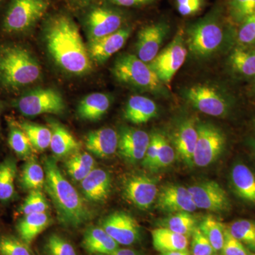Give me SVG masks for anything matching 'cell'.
Here are the masks:
<instances>
[{"label":"cell","instance_id":"38","mask_svg":"<svg viewBox=\"0 0 255 255\" xmlns=\"http://www.w3.org/2000/svg\"><path fill=\"white\" fill-rule=\"evenodd\" d=\"M48 209L49 205L46 196L41 189H36L30 191L20 208V211L23 215H28L47 212Z\"/></svg>","mask_w":255,"mask_h":255},{"label":"cell","instance_id":"47","mask_svg":"<svg viewBox=\"0 0 255 255\" xmlns=\"http://www.w3.org/2000/svg\"><path fill=\"white\" fill-rule=\"evenodd\" d=\"M178 11L182 16H191L200 11L204 0H176Z\"/></svg>","mask_w":255,"mask_h":255},{"label":"cell","instance_id":"30","mask_svg":"<svg viewBox=\"0 0 255 255\" xmlns=\"http://www.w3.org/2000/svg\"><path fill=\"white\" fill-rule=\"evenodd\" d=\"M45 171L35 157H29L23 164L20 183L25 190L42 189L44 187Z\"/></svg>","mask_w":255,"mask_h":255},{"label":"cell","instance_id":"10","mask_svg":"<svg viewBox=\"0 0 255 255\" xmlns=\"http://www.w3.org/2000/svg\"><path fill=\"white\" fill-rule=\"evenodd\" d=\"M124 16L119 10L100 5L90 9L85 18V24L90 41L99 39L122 28Z\"/></svg>","mask_w":255,"mask_h":255},{"label":"cell","instance_id":"40","mask_svg":"<svg viewBox=\"0 0 255 255\" xmlns=\"http://www.w3.org/2000/svg\"><path fill=\"white\" fill-rule=\"evenodd\" d=\"M0 255H31L29 246L13 236L0 237Z\"/></svg>","mask_w":255,"mask_h":255},{"label":"cell","instance_id":"20","mask_svg":"<svg viewBox=\"0 0 255 255\" xmlns=\"http://www.w3.org/2000/svg\"><path fill=\"white\" fill-rule=\"evenodd\" d=\"M85 197L94 202H101L108 198L112 180L108 172L104 169L95 168L81 182Z\"/></svg>","mask_w":255,"mask_h":255},{"label":"cell","instance_id":"31","mask_svg":"<svg viewBox=\"0 0 255 255\" xmlns=\"http://www.w3.org/2000/svg\"><path fill=\"white\" fill-rule=\"evenodd\" d=\"M17 172L16 162L9 157L0 163V201H9L15 194V179Z\"/></svg>","mask_w":255,"mask_h":255},{"label":"cell","instance_id":"39","mask_svg":"<svg viewBox=\"0 0 255 255\" xmlns=\"http://www.w3.org/2000/svg\"><path fill=\"white\" fill-rule=\"evenodd\" d=\"M46 255H77L73 245L57 234H52L47 238L44 245Z\"/></svg>","mask_w":255,"mask_h":255},{"label":"cell","instance_id":"50","mask_svg":"<svg viewBox=\"0 0 255 255\" xmlns=\"http://www.w3.org/2000/svg\"><path fill=\"white\" fill-rule=\"evenodd\" d=\"M160 255H190L187 251L169 252V253H161Z\"/></svg>","mask_w":255,"mask_h":255},{"label":"cell","instance_id":"37","mask_svg":"<svg viewBox=\"0 0 255 255\" xmlns=\"http://www.w3.org/2000/svg\"><path fill=\"white\" fill-rule=\"evenodd\" d=\"M165 228L189 238L192 236L193 232L197 226L196 220L191 213L179 212L176 213L166 221Z\"/></svg>","mask_w":255,"mask_h":255},{"label":"cell","instance_id":"25","mask_svg":"<svg viewBox=\"0 0 255 255\" xmlns=\"http://www.w3.org/2000/svg\"><path fill=\"white\" fill-rule=\"evenodd\" d=\"M52 132L50 149L57 157H65L80 150L81 144L68 129L57 122H50Z\"/></svg>","mask_w":255,"mask_h":255},{"label":"cell","instance_id":"21","mask_svg":"<svg viewBox=\"0 0 255 255\" xmlns=\"http://www.w3.org/2000/svg\"><path fill=\"white\" fill-rule=\"evenodd\" d=\"M82 246L92 255H110L119 249V245L102 227L92 226L84 233Z\"/></svg>","mask_w":255,"mask_h":255},{"label":"cell","instance_id":"6","mask_svg":"<svg viewBox=\"0 0 255 255\" xmlns=\"http://www.w3.org/2000/svg\"><path fill=\"white\" fill-rule=\"evenodd\" d=\"M223 40L224 32L215 15L201 18L188 28V48L199 58H205L216 53Z\"/></svg>","mask_w":255,"mask_h":255},{"label":"cell","instance_id":"8","mask_svg":"<svg viewBox=\"0 0 255 255\" xmlns=\"http://www.w3.org/2000/svg\"><path fill=\"white\" fill-rule=\"evenodd\" d=\"M187 55L184 37L178 33L149 64L164 85H169L182 66Z\"/></svg>","mask_w":255,"mask_h":255},{"label":"cell","instance_id":"49","mask_svg":"<svg viewBox=\"0 0 255 255\" xmlns=\"http://www.w3.org/2000/svg\"><path fill=\"white\" fill-rule=\"evenodd\" d=\"M141 255L138 252L130 249H119L110 255Z\"/></svg>","mask_w":255,"mask_h":255},{"label":"cell","instance_id":"11","mask_svg":"<svg viewBox=\"0 0 255 255\" xmlns=\"http://www.w3.org/2000/svg\"><path fill=\"white\" fill-rule=\"evenodd\" d=\"M185 97L194 108L211 117H223L229 110L225 96L210 85H198L189 87L185 92Z\"/></svg>","mask_w":255,"mask_h":255},{"label":"cell","instance_id":"43","mask_svg":"<svg viewBox=\"0 0 255 255\" xmlns=\"http://www.w3.org/2000/svg\"><path fill=\"white\" fill-rule=\"evenodd\" d=\"M221 253L223 255H255L248 250L243 243L233 237L228 231L227 228L225 229V241Z\"/></svg>","mask_w":255,"mask_h":255},{"label":"cell","instance_id":"36","mask_svg":"<svg viewBox=\"0 0 255 255\" xmlns=\"http://www.w3.org/2000/svg\"><path fill=\"white\" fill-rule=\"evenodd\" d=\"M199 228L209 240L215 253L221 252L224 244L226 226L213 216H208L203 220Z\"/></svg>","mask_w":255,"mask_h":255},{"label":"cell","instance_id":"26","mask_svg":"<svg viewBox=\"0 0 255 255\" xmlns=\"http://www.w3.org/2000/svg\"><path fill=\"white\" fill-rule=\"evenodd\" d=\"M231 181L235 191L241 199L255 204V175L248 166L236 164L231 171Z\"/></svg>","mask_w":255,"mask_h":255},{"label":"cell","instance_id":"19","mask_svg":"<svg viewBox=\"0 0 255 255\" xmlns=\"http://www.w3.org/2000/svg\"><path fill=\"white\" fill-rule=\"evenodd\" d=\"M119 135L111 128H102L89 132L85 137L87 150L101 158L113 155L118 150Z\"/></svg>","mask_w":255,"mask_h":255},{"label":"cell","instance_id":"14","mask_svg":"<svg viewBox=\"0 0 255 255\" xmlns=\"http://www.w3.org/2000/svg\"><path fill=\"white\" fill-rule=\"evenodd\" d=\"M169 28V25L164 21L150 23L142 27L137 33V56L146 63L153 60L159 53Z\"/></svg>","mask_w":255,"mask_h":255},{"label":"cell","instance_id":"12","mask_svg":"<svg viewBox=\"0 0 255 255\" xmlns=\"http://www.w3.org/2000/svg\"><path fill=\"white\" fill-rule=\"evenodd\" d=\"M196 208L212 211L225 212L231 208L227 193L218 183L209 181L188 188Z\"/></svg>","mask_w":255,"mask_h":255},{"label":"cell","instance_id":"46","mask_svg":"<svg viewBox=\"0 0 255 255\" xmlns=\"http://www.w3.org/2000/svg\"><path fill=\"white\" fill-rule=\"evenodd\" d=\"M159 145V133L155 132L150 136V142L142 159V165L146 168L154 169Z\"/></svg>","mask_w":255,"mask_h":255},{"label":"cell","instance_id":"32","mask_svg":"<svg viewBox=\"0 0 255 255\" xmlns=\"http://www.w3.org/2000/svg\"><path fill=\"white\" fill-rule=\"evenodd\" d=\"M18 127L26 133L33 150L43 151L50 145L52 132L49 128L27 121L18 122Z\"/></svg>","mask_w":255,"mask_h":255},{"label":"cell","instance_id":"54","mask_svg":"<svg viewBox=\"0 0 255 255\" xmlns=\"http://www.w3.org/2000/svg\"></svg>","mask_w":255,"mask_h":255},{"label":"cell","instance_id":"4","mask_svg":"<svg viewBox=\"0 0 255 255\" xmlns=\"http://www.w3.org/2000/svg\"><path fill=\"white\" fill-rule=\"evenodd\" d=\"M113 75L121 83L142 91L159 92L164 85L148 63L128 53L121 55L116 60Z\"/></svg>","mask_w":255,"mask_h":255},{"label":"cell","instance_id":"17","mask_svg":"<svg viewBox=\"0 0 255 255\" xmlns=\"http://www.w3.org/2000/svg\"><path fill=\"white\" fill-rule=\"evenodd\" d=\"M130 33L131 28L122 27L108 36L90 41L87 48L92 61L99 64L105 63L123 48Z\"/></svg>","mask_w":255,"mask_h":255},{"label":"cell","instance_id":"42","mask_svg":"<svg viewBox=\"0 0 255 255\" xmlns=\"http://www.w3.org/2000/svg\"><path fill=\"white\" fill-rule=\"evenodd\" d=\"M175 152L164 135L159 133V145L154 169L164 168L173 163ZM153 169V170H154Z\"/></svg>","mask_w":255,"mask_h":255},{"label":"cell","instance_id":"52","mask_svg":"<svg viewBox=\"0 0 255 255\" xmlns=\"http://www.w3.org/2000/svg\"><path fill=\"white\" fill-rule=\"evenodd\" d=\"M1 105H0V114H1Z\"/></svg>","mask_w":255,"mask_h":255},{"label":"cell","instance_id":"41","mask_svg":"<svg viewBox=\"0 0 255 255\" xmlns=\"http://www.w3.org/2000/svg\"><path fill=\"white\" fill-rule=\"evenodd\" d=\"M229 13L235 22L241 23L255 13V0H231Z\"/></svg>","mask_w":255,"mask_h":255},{"label":"cell","instance_id":"48","mask_svg":"<svg viewBox=\"0 0 255 255\" xmlns=\"http://www.w3.org/2000/svg\"><path fill=\"white\" fill-rule=\"evenodd\" d=\"M110 4L123 7H137L152 4L157 0H107Z\"/></svg>","mask_w":255,"mask_h":255},{"label":"cell","instance_id":"15","mask_svg":"<svg viewBox=\"0 0 255 255\" xmlns=\"http://www.w3.org/2000/svg\"><path fill=\"white\" fill-rule=\"evenodd\" d=\"M126 198L138 209L147 210L153 204L157 194L155 181L145 175H132L124 182Z\"/></svg>","mask_w":255,"mask_h":255},{"label":"cell","instance_id":"53","mask_svg":"<svg viewBox=\"0 0 255 255\" xmlns=\"http://www.w3.org/2000/svg\"><path fill=\"white\" fill-rule=\"evenodd\" d=\"M1 1H2V0H0V4H1Z\"/></svg>","mask_w":255,"mask_h":255},{"label":"cell","instance_id":"33","mask_svg":"<svg viewBox=\"0 0 255 255\" xmlns=\"http://www.w3.org/2000/svg\"><path fill=\"white\" fill-rule=\"evenodd\" d=\"M9 126L8 143L11 150L21 158L28 159L32 157L33 148L26 133L16 122L9 121Z\"/></svg>","mask_w":255,"mask_h":255},{"label":"cell","instance_id":"45","mask_svg":"<svg viewBox=\"0 0 255 255\" xmlns=\"http://www.w3.org/2000/svg\"><path fill=\"white\" fill-rule=\"evenodd\" d=\"M238 40L243 46L252 44L255 42V13L247 17L241 23L238 31Z\"/></svg>","mask_w":255,"mask_h":255},{"label":"cell","instance_id":"51","mask_svg":"<svg viewBox=\"0 0 255 255\" xmlns=\"http://www.w3.org/2000/svg\"><path fill=\"white\" fill-rule=\"evenodd\" d=\"M71 1H75V2L77 3H87L88 1H90V0H71Z\"/></svg>","mask_w":255,"mask_h":255},{"label":"cell","instance_id":"24","mask_svg":"<svg viewBox=\"0 0 255 255\" xmlns=\"http://www.w3.org/2000/svg\"><path fill=\"white\" fill-rule=\"evenodd\" d=\"M111 99L107 94L96 92L84 97L78 107L80 119L90 122L100 120L110 110Z\"/></svg>","mask_w":255,"mask_h":255},{"label":"cell","instance_id":"13","mask_svg":"<svg viewBox=\"0 0 255 255\" xmlns=\"http://www.w3.org/2000/svg\"><path fill=\"white\" fill-rule=\"evenodd\" d=\"M119 245L129 246L140 238V226L130 214L113 213L103 220L101 226Z\"/></svg>","mask_w":255,"mask_h":255},{"label":"cell","instance_id":"1","mask_svg":"<svg viewBox=\"0 0 255 255\" xmlns=\"http://www.w3.org/2000/svg\"><path fill=\"white\" fill-rule=\"evenodd\" d=\"M45 43L52 59L60 69L84 75L92 69V60L77 23L70 15L58 13L47 20Z\"/></svg>","mask_w":255,"mask_h":255},{"label":"cell","instance_id":"35","mask_svg":"<svg viewBox=\"0 0 255 255\" xmlns=\"http://www.w3.org/2000/svg\"><path fill=\"white\" fill-rule=\"evenodd\" d=\"M230 63L237 73L245 76H255V50L236 48L230 56Z\"/></svg>","mask_w":255,"mask_h":255},{"label":"cell","instance_id":"22","mask_svg":"<svg viewBox=\"0 0 255 255\" xmlns=\"http://www.w3.org/2000/svg\"><path fill=\"white\" fill-rule=\"evenodd\" d=\"M157 114L155 102L147 97L134 95L127 101L124 110V118L134 124L147 123Z\"/></svg>","mask_w":255,"mask_h":255},{"label":"cell","instance_id":"9","mask_svg":"<svg viewBox=\"0 0 255 255\" xmlns=\"http://www.w3.org/2000/svg\"><path fill=\"white\" fill-rule=\"evenodd\" d=\"M197 130V141L193 161L197 167H207L215 162L223 152L226 137L220 129L211 124H199Z\"/></svg>","mask_w":255,"mask_h":255},{"label":"cell","instance_id":"18","mask_svg":"<svg viewBox=\"0 0 255 255\" xmlns=\"http://www.w3.org/2000/svg\"><path fill=\"white\" fill-rule=\"evenodd\" d=\"M157 206L168 213H193L197 209L187 188L170 184L161 189L157 196Z\"/></svg>","mask_w":255,"mask_h":255},{"label":"cell","instance_id":"44","mask_svg":"<svg viewBox=\"0 0 255 255\" xmlns=\"http://www.w3.org/2000/svg\"><path fill=\"white\" fill-rule=\"evenodd\" d=\"M191 252L193 255H214L215 251L209 240L197 227L192 233Z\"/></svg>","mask_w":255,"mask_h":255},{"label":"cell","instance_id":"5","mask_svg":"<svg viewBox=\"0 0 255 255\" xmlns=\"http://www.w3.org/2000/svg\"><path fill=\"white\" fill-rule=\"evenodd\" d=\"M48 0H10L2 20V29L10 35L31 30L46 15Z\"/></svg>","mask_w":255,"mask_h":255},{"label":"cell","instance_id":"16","mask_svg":"<svg viewBox=\"0 0 255 255\" xmlns=\"http://www.w3.org/2000/svg\"><path fill=\"white\" fill-rule=\"evenodd\" d=\"M150 136L144 130L126 127L119 135L118 150L130 162L142 160L150 142Z\"/></svg>","mask_w":255,"mask_h":255},{"label":"cell","instance_id":"34","mask_svg":"<svg viewBox=\"0 0 255 255\" xmlns=\"http://www.w3.org/2000/svg\"><path fill=\"white\" fill-rule=\"evenodd\" d=\"M226 228L233 237L255 253V221L240 219L231 223Z\"/></svg>","mask_w":255,"mask_h":255},{"label":"cell","instance_id":"7","mask_svg":"<svg viewBox=\"0 0 255 255\" xmlns=\"http://www.w3.org/2000/svg\"><path fill=\"white\" fill-rule=\"evenodd\" d=\"M14 107L26 117L46 114L60 115L66 109L63 97L51 88H37L25 92L14 101Z\"/></svg>","mask_w":255,"mask_h":255},{"label":"cell","instance_id":"29","mask_svg":"<svg viewBox=\"0 0 255 255\" xmlns=\"http://www.w3.org/2000/svg\"><path fill=\"white\" fill-rule=\"evenodd\" d=\"M95 164L91 155L80 150L69 155L65 162L69 175L77 182L83 180L95 169Z\"/></svg>","mask_w":255,"mask_h":255},{"label":"cell","instance_id":"3","mask_svg":"<svg viewBox=\"0 0 255 255\" xmlns=\"http://www.w3.org/2000/svg\"><path fill=\"white\" fill-rule=\"evenodd\" d=\"M41 75V66L27 48L16 43L0 46V87L17 91L36 82Z\"/></svg>","mask_w":255,"mask_h":255},{"label":"cell","instance_id":"27","mask_svg":"<svg viewBox=\"0 0 255 255\" xmlns=\"http://www.w3.org/2000/svg\"><path fill=\"white\" fill-rule=\"evenodd\" d=\"M51 223V217L47 212L25 215L18 221L16 228L20 239L30 246Z\"/></svg>","mask_w":255,"mask_h":255},{"label":"cell","instance_id":"28","mask_svg":"<svg viewBox=\"0 0 255 255\" xmlns=\"http://www.w3.org/2000/svg\"><path fill=\"white\" fill-rule=\"evenodd\" d=\"M151 235L154 248L160 253L188 249L189 238L174 233L168 228H156L151 232Z\"/></svg>","mask_w":255,"mask_h":255},{"label":"cell","instance_id":"2","mask_svg":"<svg viewBox=\"0 0 255 255\" xmlns=\"http://www.w3.org/2000/svg\"><path fill=\"white\" fill-rule=\"evenodd\" d=\"M45 191L51 199L60 224L68 228H78L92 219L91 211L82 196L62 174L56 159L43 158Z\"/></svg>","mask_w":255,"mask_h":255},{"label":"cell","instance_id":"23","mask_svg":"<svg viewBox=\"0 0 255 255\" xmlns=\"http://www.w3.org/2000/svg\"><path fill=\"white\" fill-rule=\"evenodd\" d=\"M197 126L191 120L186 121L181 124L176 133V150L181 158L187 165H194L193 156L197 141Z\"/></svg>","mask_w":255,"mask_h":255}]
</instances>
